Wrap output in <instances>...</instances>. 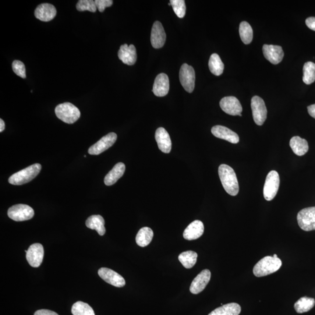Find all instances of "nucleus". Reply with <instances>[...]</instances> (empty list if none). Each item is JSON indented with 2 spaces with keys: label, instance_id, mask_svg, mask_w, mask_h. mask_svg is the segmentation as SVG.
<instances>
[{
  "label": "nucleus",
  "instance_id": "obj_25",
  "mask_svg": "<svg viewBox=\"0 0 315 315\" xmlns=\"http://www.w3.org/2000/svg\"><path fill=\"white\" fill-rule=\"evenodd\" d=\"M105 222L103 217L100 215L91 216L87 219L86 224L88 228L96 230L99 235L103 236L106 232L105 227Z\"/></svg>",
  "mask_w": 315,
  "mask_h": 315
},
{
  "label": "nucleus",
  "instance_id": "obj_43",
  "mask_svg": "<svg viewBox=\"0 0 315 315\" xmlns=\"http://www.w3.org/2000/svg\"><path fill=\"white\" fill-rule=\"evenodd\" d=\"M239 116H242V114L239 115Z\"/></svg>",
  "mask_w": 315,
  "mask_h": 315
},
{
  "label": "nucleus",
  "instance_id": "obj_29",
  "mask_svg": "<svg viewBox=\"0 0 315 315\" xmlns=\"http://www.w3.org/2000/svg\"><path fill=\"white\" fill-rule=\"evenodd\" d=\"M314 304L315 300L313 298L304 296L297 300L294 304V308L297 313H303L312 309Z\"/></svg>",
  "mask_w": 315,
  "mask_h": 315
},
{
  "label": "nucleus",
  "instance_id": "obj_35",
  "mask_svg": "<svg viewBox=\"0 0 315 315\" xmlns=\"http://www.w3.org/2000/svg\"><path fill=\"white\" fill-rule=\"evenodd\" d=\"M76 9L79 12L89 11L90 12L95 13L97 7L95 2L93 0H80L77 4Z\"/></svg>",
  "mask_w": 315,
  "mask_h": 315
},
{
  "label": "nucleus",
  "instance_id": "obj_12",
  "mask_svg": "<svg viewBox=\"0 0 315 315\" xmlns=\"http://www.w3.org/2000/svg\"><path fill=\"white\" fill-rule=\"evenodd\" d=\"M26 257L28 263L32 267H40L44 257L43 246L40 243L33 244L27 250Z\"/></svg>",
  "mask_w": 315,
  "mask_h": 315
},
{
  "label": "nucleus",
  "instance_id": "obj_6",
  "mask_svg": "<svg viewBox=\"0 0 315 315\" xmlns=\"http://www.w3.org/2000/svg\"><path fill=\"white\" fill-rule=\"evenodd\" d=\"M300 228L305 231L315 230V207L303 208L297 215Z\"/></svg>",
  "mask_w": 315,
  "mask_h": 315
},
{
  "label": "nucleus",
  "instance_id": "obj_27",
  "mask_svg": "<svg viewBox=\"0 0 315 315\" xmlns=\"http://www.w3.org/2000/svg\"><path fill=\"white\" fill-rule=\"evenodd\" d=\"M154 232L150 228L143 227L141 228L137 233L136 241L138 245L141 247H146L153 240Z\"/></svg>",
  "mask_w": 315,
  "mask_h": 315
},
{
  "label": "nucleus",
  "instance_id": "obj_28",
  "mask_svg": "<svg viewBox=\"0 0 315 315\" xmlns=\"http://www.w3.org/2000/svg\"><path fill=\"white\" fill-rule=\"evenodd\" d=\"M208 66L211 73L216 76L221 75L224 72V63H222L220 57L216 53H214L210 56Z\"/></svg>",
  "mask_w": 315,
  "mask_h": 315
},
{
  "label": "nucleus",
  "instance_id": "obj_4",
  "mask_svg": "<svg viewBox=\"0 0 315 315\" xmlns=\"http://www.w3.org/2000/svg\"><path fill=\"white\" fill-rule=\"evenodd\" d=\"M55 113L59 119L67 124L75 123L81 116L80 110L69 102H65L57 106Z\"/></svg>",
  "mask_w": 315,
  "mask_h": 315
},
{
  "label": "nucleus",
  "instance_id": "obj_36",
  "mask_svg": "<svg viewBox=\"0 0 315 315\" xmlns=\"http://www.w3.org/2000/svg\"><path fill=\"white\" fill-rule=\"evenodd\" d=\"M12 67L14 72L18 76L23 78V79H26L27 77L26 68L22 62L20 61V60H15L13 63Z\"/></svg>",
  "mask_w": 315,
  "mask_h": 315
},
{
  "label": "nucleus",
  "instance_id": "obj_31",
  "mask_svg": "<svg viewBox=\"0 0 315 315\" xmlns=\"http://www.w3.org/2000/svg\"><path fill=\"white\" fill-rule=\"evenodd\" d=\"M239 35L244 44L248 45L253 40V30L248 23L243 21L240 24Z\"/></svg>",
  "mask_w": 315,
  "mask_h": 315
},
{
  "label": "nucleus",
  "instance_id": "obj_24",
  "mask_svg": "<svg viewBox=\"0 0 315 315\" xmlns=\"http://www.w3.org/2000/svg\"><path fill=\"white\" fill-rule=\"evenodd\" d=\"M289 146L293 153L298 156H303L309 150L308 143L307 141L298 136L292 138L290 140Z\"/></svg>",
  "mask_w": 315,
  "mask_h": 315
},
{
  "label": "nucleus",
  "instance_id": "obj_5",
  "mask_svg": "<svg viewBox=\"0 0 315 315\" xmlns=\"http://www.w3.org/2000/svg\"><path fill=\"white\" fill-rule=\"evenodd\" d=\"M279 183L280 181L277 172L271 171L268 173L263 189V195L265 200L271 201L274 199L278 192Z\"/></svg>",
  "mask_w": 315,
  "mask_h": 315
},
{
  "label": "nucleus",
  "instance_id": "obj_2",
  "mask_svg": "<svg viewBox=\"0 0 315 315\" xmlns=\"http://www.w3.org/2000/svg\"><path fill=\"white\" fill-rule=\"evenodd\" d=\"M281 265L282 261L279 258L265 256L254 265L253 274L258 277H264L278 271Z\"/></svg>",
  "mask_w": 315,
  "mask_h": 315
},
{
  "label": "nucleus",
  "instance_id": "obj_10",
  "mask_svg": "<svg viewBox=\"0 0 315 315\" xmlns=\"http://www.w3.org/2000/svg\"><path fill=\"white\" fill-rule=\"evenodd\" d=\"M117 137H118L115 133L108 134L92 146L88 150V153L90 155H99L104 153L115 143Z\"/></svg>",
  "mask_w": 315,
  "mask_h": 315
},
{
  "label": "nucleus",
  "instance_id": "obj_14",
  "mask_svg": "<svg viewBox=\"0 0 315 315\" xmlns=\"http://www.w3.org/2000/svg\"><path fill=\"white\" fill-rule=\"evenodd\" d=\"M211 278V272L208 269H205L197 275L191 284L190 291L193 294L202 292L209 282Z\"/></svg>",
  "mask_w": 315,
  "mask_h": 315
},
{
  "label": "nucleus",
  "instance_id": "obj_39",
  "mask_svg": "<svg viewBox=\"0 0 315 315\" xmlns=\"http://www.w3.org/2000/svg\"><path fill=\"white\" fill-rule=\"evenodd\" d=\"M34 315H59L53 311L47 309H41L37 310Z\"/></svg>",
  "mask_w": 315,
  "mask_h": 315
},
{
  "label": "nucleus",
  "instance_id": "obj_11",
  "mask_svg": "<svg viewBox=\"0 0 315 315\" xmlns=\"http://www.w3.org/2000/svg\"><path fill=\"white\" fill-rule=\"evenodd\" d=\"M98 275L108 284L121 288L125 286L126 281L121 275L111 269L102 267L98 270Z\"/></svg>",
  "mask_w": 315,
  "mask_h": 315
},
{
  "label": "nucleus",
  "instance_id": "obj_20",
  "mask_svg": "<svg viewBox=\"0 0 315 315\" xmlns=\"http://www.w3.org/2000/svg\"><path fill=\"white\" fill-rule=\"evenodd\" d=\"M155 137L159 149L164 153H169L172 149V142L167 131L163 127H159L155 132Z\"/></svg>",
  "mask_w": 315,
  "mask_h": 315
},
{
  "label": "nucleus",
  "instance_id": "obj_22",
  "mask_svg": "<svg viewBox=\"0 0 315 315\" xmlns=\"http://www.w3.org/2000/svg\"><path fill=\"white\" fill-rule=\"evenodd\" d=\"M204 231L203 223L199 220L194 221L185 229L183 238L188 240L197 239L203 235Z\"/></svg>",
  "mask_w": 315,
  "mask_h": 315
},
{
  "label": "nucleus",
  "instance_id": "obj_33",
  "mask_svg": "<svg viewBox=\"0 0 315 315\" xmlns=\"http://www.w3.org/2000/svg\"><path fill=\"white\" fill-rule=\"evenodd\" d=\"M72 312L73 315H95L93 309L88 303L81 301L74 304Z\"/></svg>",
  "mask_w": 315,
  "mask_h": 315
},
{
  "label": "nucleus",
  "instance_id": "obj_15",
  "mask_svg": "<svg viewBox=\"0 0 315 315\" xmlns=\"http://www.w3.org/2000/svg\"><path fill=\"white\" fill-rule=\"evenodd\" d=\"M263 52L264 58L273 65L280 63L284 56L282 48L279 46L264 45Z\"/></svg>",
  "mask_w": 315,
  "mask_h": 315
},
{
  "label": "nucleus",
  "instance_id": "obj_17",
  "mask_svg": "<svg viewBox=\"0 0 315 315\" xmlns=\"http://www.w3.org/2000/svg\"><path fill=\"white\" fill-rule=\"evenodd\" d=\"M211 133L218 139L225 140L232 144L239 143V137L236 133L222 126H215L211 129Z\"/></svg>",
  "mask_w": 315,
  "mask_h": 315
},
{
  "label": "nucleus",
  "instance_id": "obj_38",
  "mask_svg": "<svg viewBox=\"0 0 315 315\" xmlns=\"http://www.w3.org/2000/svg\"><path fill=\"white\" fill-rule=\"evenodd\" d=\"M307 27L311 30L315 31V17H309L305 21Z\"/></svg>",
  "mask_w": 315,
  "mask_h": 315
},
{
  "label": "nucleus",
  "instance_id": "obj_1",
  "mask_svg": "<svg viewBox=\"0 0 315 315\" xmlns=\"http://www.w3.org/2000/svg\"><path fill=\"white\" fill-rule=\"evenodd\" d=\"M218 174L226 193L232 196H236L239 193V183L236 173L231 166L221 165L219 166Z\"/></svg>",
  "mask_w": 315,
  "mask_h": 315
},
{
  "label": "nucleus",
  "instance_id": "obj_3",
  "mask_svg": "<svg viewBox=\"0 0 315 315\" xmlns=\"http://www.w3.org/2000/svg\"><path fill=\"white\" fill-rule=\"evenodd\" d=\"M42 166L40 164H35L21 170L11 176L9 179L10 184L13 185H22L31 181L36 178L40 173Z\"/></svg>",
  "mask_w": 315,
  "mask_h": 315
},
{
  "label": "nucleus",
  "instance_id": "obj_18",
  "mask_svg": "<svg viewBox=\"0 0 315 315\" xmlns=\"http://www.w3.org/2000/svg\"><path fill=\"white\" fill-rule=\"evenodd\" d=\"M56 14L55 7L49 3L41 4L35 11V17L44 22H49L54 19Z\"/></svg>",
  "mask_w": 315,
  "mask_h": 315
},
{
  "label": "nucleus",
  "instance_id": "obj_32",
  "mask_svg": "<svg viewBox=\"0 0 315 315\" xmlns=\"http://www.w3.org/2000/svg\"><path fill=\"white\" fill-rule=\"evenodd\" d=\"M303 76L302 80L303 83L309 85L315 81V64L312 62H306L303 66Z\"/></svg>",
  "mask_w": 315,
  "mask_h": 315
},
{
  "label": "nucleus",
  "instance_id": "obj_34",
  "mask_svg": "<svg viewBox=\"0 0 315 315\" xmlns=\"http://www.w3.org/2000/svg\"><path fill=\"white\" fill-rule=\"evenodd\" d=\"M170 3L171 4L176 15L180 19H183L186 14L185 2L184 0H171Z\"/></svg>",
  "mask_w": 315,
  "mask_h": 315
},
{
  "label": "nucleus",
  "instance_id": "obj_19",
  "mask_svg": "<svg viewBox=\"0 0 315 315\" xmlns=\"http://www.w3.org/2000/svg\"><path fill=\"white\" fill-rule=\"evenodd\" d=\"M119 58L123 63L129 66L134 65L137 59L136 49L133 45L127 44L120 47L118 52Z\"/></svg>",
  "mask_w": 315,
  "mask_h": 315
},
{
  "label": "nucleus",
  "instance_id": "obj_26",
  "mask_svg": "<svg viewBox=\"0 0 315 315\" xmlns=\"http://www.w3.org/2000/svg\"><path fill=\"white\" fill-rule=\"evenodd\" d=\"M241 307L236 303H229L222 305L212 311L208 315H239Z\"/></svg>",
  "mask_w": 315,
  "mask_h": 315
},
{
  "label": "nucleus",
  "instance_id": "obj_16",
  "mask_svg": "<svg viewBox=\"0 0 315 315\" xmlns=\"http://www.w3.org/2000/svg\"><path fill=\"white\" fill-rule=\"evenodd\" d=\"M166 35L164 27L159 21L155 22L152 28L151 42L153 47L159 49L164 47L166 41Z\"/></svg>",
  "mask_w": 315,
  "mask_h": 315
},
{
  "label": "nucleus",
  "instance_id": "obj_23",
  "mask_svg": "<svg viewBox=\"0 0 315 315\" xmlns=\"http://www.w3.org/2000/svg\"><path fill=\"white\" fill-rule=\"evenodd\" d=\"M126 169L125 165L122 162L118 163L106 175L104 179V183L106 186L114 185L118 180L122 178L125 173Z\"/></svg>",
  "mask_w": 315,
  "mask_h": 315
},
{
  "label": "nucleus",
  "instance_id": "obj_42",
  "mask_svg": "<svg viewBox=\"0 0 315 315\" xmlns=\"http://www.w3.org/2000/svg\"><path fill=\"white\" fill-rule=\"evenodd\" d=\"M273 257H275V258H277L278 257L277 254H274Z\"/></svg>",
  "mask_w": 315,
  "mask_h": 315
},
{
  "label": "nucleus",
  "instance_id": "obj_7",
  "mask_svg": "<svg viewBox=\"0 0 315 315\" xmlns=\"http://www.w3.org/2000/svg\"><path fill=\"white\" fill-rule=\"evenodd\" d=\"M33 208L26 204H17L10 207L8 211L9 217L17 222L29 220L34 217Z\"/></svg>",
  "mask_w": 315,
  "mask_h": 315
},
{
  "label": "nucleus",
  "instance_id": "obj_37",
  "mask_svg": "<svg viewBox=\"0 0 315 315\" xmlns=\"http://www.w3.org/2000/svg\"><path fill=\"white\" fill-rule=\"evenodd\" d=\"M95 2L98 10L101 13L104 12L107 7L112 6L113 3L112 0H96Z\"/></svg>",
  "mask_w": 315,
  "mask_h": 315
},
{
  "label": "nucleus",
  "instance_id": "obj_8",
  "mask_svg": "<svg viewBox=\"0 0 315 315\" xmlns=\"http://www.w3.org/2000/svg\"><path fill=\"white\" fill-rule=\"evenodd\" d=\"M195 72L193 67L183 64L180 70L179 79L187 93H192L195 86Z\"/></svg>",
  "mask_w": 315,
  "mask_h": 315
},
{
  "label": "nucleus",
  "instance_id": "obj_41",
  "mask_svg": "<svg viewBox=\"0 0 315 315\" xmlns=\"http://www.w3.org/2000/svg\"><path fill=\"white\" fill-rule=\"evenodd\" d=\"M5 129V123L3 119H0V132H3Z\"/></svg>",
  "mask_w": 315,
  "mask_h": 315
},
{
  "label": "nucleus",
  "instance_id": "obj_30",
  "mask_svg": "<svg viewBox=\"0 0 315 315\" xmlns=\"http://www.w3.org/2000/svg\"><path fill=\"white\" fill-rule=\"evenodd\" d=\"M197 253L193 251H186L180 254L179 260L186 268H192L196 263Z\"/></svg>",
  "mask_w": 315,
  "mask_h": 315
},
{
  "label": "nucleus",
  "instance_id": "obj_21",
  "mask_svg": "<svg viewBox=\"0 0 315 315\" xmlns=\"http://www.w3.org/2000/svg\"><path fill=\"white\" fill-rule=\"evenodd\" d=\"M169 91V80L166 74H159L155 79L153 91L155 95L159 97L166 96Z\"/></svg>",
  "mask_w": 315,
  "mask_h": 315
},
{
  "label": "nucleus",
  "instance_id": "obj_9",
  "mask_svg": "<svg viewBox=\"0 0 315 315\" xmlns=\"http://www.w3.org/2000/svg\"><path fill=\"white\" fill-rule=\"evenodd\" d=\"M251 108L254 122L258 126H262L267 119V114L263 99L258 96L253 97L251 100Z\"/></svg>",
  "mask_w": 315,
  "mask_h": 315
},
{
  "label": "nucleus",
  "instance_id": "obj_40",
  "mask_svg": "<svg viewBox=\"0 0 315 315\" xmlns=\"http://www.w3.org/2000/svg\"><path fill=\"white\" fill-rule=\"evenodd\" d=\"M307 111L310 116L315 119V104L309 106L307 107Z\"/></svg>",
  "mask_w": 315,
  "mask_h": 315
},
{
  "label": "nucleus",
  "instance_id": "obj_13",
  "mask_svg": "<svg viewBox=\"0 0 315 315\" xmlns=\"http://www.w3.org/2000/svg\"><path fill=\"white\" fill-rule=\"evenodd\" d=\"M219 105L222 111L232 116H239L242 112V107L239 101L234 97L222 98Z\"/></svg>",
  "mask_w": 315,
  "mask_h": 315
}]
</instances>
